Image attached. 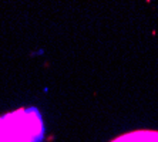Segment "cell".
<instances>
[{
    "mask_svg": "<svg viewBox=\"0 0 158 142\" xmlns=\"http://www.w3.org/2000/svg\"><path fill=\"white\" fill-rule=\"evenodd\" d=\"M43 136V119L33 107L0 117V142H40Z\"/></svg>",
    "mask_w": 158,
    "mask_h": 142,
    "instance_id": "1",
    "label": "cell"
},
{
    "mask_svg": "<svg viewBox=\"0 0 158 142\" xmlns=\"http://www.w3.org/2000/svg\"><path fill=\"white\" fill-rule=\"evenodd\" d=\"M111 142H158V131H134Z\"/></svg>",
    "mask_w": 158,
    "mask_h": 142,
    "instance_id": "2",
    "label": "cell"
}]
</instances>
